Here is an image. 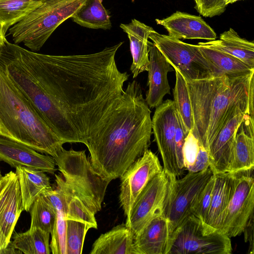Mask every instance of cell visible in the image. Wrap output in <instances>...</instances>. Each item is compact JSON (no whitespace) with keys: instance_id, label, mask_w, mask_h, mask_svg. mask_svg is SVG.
<instances>
[{"instance_id":"37","label":"cell","mask_w":254,"mask_h":254,"mask_svg":"<svg viewBox=\"0 0 254 254\" xmlns=\"http://www.w3.org/2000/svg\"><path fill=\"white\" fill-rule=\"evenodd\" d=\"M188 133V132L177 112L175 135V149L178 165L182 174L186 170L184 163L183 148Z\"/></svg>"},{"instance_id":"21","label":"cell","mask_w":254,"mask_h":254,"mask_svg":"<svg viewBox=\"0 0 254 254\" xmlns=\"http://www.w3.org/2000/svg\"><path fill=\"white\" fill-rule=\"evenodd\" d=\"M254 167V120L248 114L237 129L227 172H236Z\"/></svg>"},{"instance_id":"28","label":"cell","mask_w":254,"mask_h":254,"mask_svg":"<svg viewBox=\"0 0 254 254\" xmlns=\"http://www.w3.org/2000/svg\"><path fill=\"white\" fill-rule=\"evenodd\" d=\"M102 2L103 0H86L70 18L74 22L86 28L110 29L111 15Z\"/></svg>"},{"instance_id":"10","label":"cell","mask_w":254,"mask_h":254,"mask_svg":"<svg viewBox=\"0 0 254 254\" xmlns=\"http://www.w3.org/2000/svg\"><path fill=\"white\" fill-rule=\"evenodd\" d=\"M233 187L220 227L217 232L230 238L240 235L254 213V168L233 172Z\"/></svg>"},{"instance_id":"15","label":"cell","mask_w":254,"mask_h":254,"mask_svg":"<svg viewBox=\"0 0 254 254\" xmlns=\"http://www.w3.org/2000/svg\"><path fill=\"white\" fill-rule=\"evenodd\" d=\"M0 160L15 168L23 166L54 174V158L43 155L21 143L0 136Z\"/></svg>"},{"instance_id":"27","label":"cell","mask_w":254,"mask_h":254,"mask_svg":"<svg viewBox=\"0 0 254 254\" xmlns=\"http://www.w3.org/2000/svg\"><path fill=\"white\" fill-rule=\"evenodd\" d=\"M56 189L64 195L66 204V219L80 221L97 229L95 214L80 199L73 188L61 176L55 175Z\"/></svg>"},{"instance_id":"44","label":"cell","mask_w":254,"mask_h":254,"mask_svg":"<svg viewBox=\"0 0 254 254\" xmlns=\"http://www.w3.org/2000/svg\"><path fill=\"white\" fill-rule=\"evenodd\" d=\"M2 177V176L1 175V173H0V181L1 180Z\"/></svg>"},{"instance_id":"11","label":"cell","mask_w":254,"mask_h":254,"mask_svg":"<svg viewBox=\"0 0 254 254\" xmlns=\"http://www.w3.org/2000/svg\"><path fill=\"white\" fill-rule=\"evenodd\" d=\"M177 111L173 100L167 99L156 108L152 121V130L163 164L169 178L182 174L177 160L175 135Z\"/></svg>"},{"instance_id":"9","label":"cell","mask_w":254,"mask_h":254,"mask_svg":"<svg viewBox=\"0 0 254 254\" xmlns=\"http://www.w3.org/2000/svg\"><path fill=\"white\" fill-rule=\"evenodd\" d=\"M149 38L186 81L212 76L209 64L198 45L185 43L168 35L160 34L154 29L150 32Z\"/></svg>"},{"instance_id":"1","label":"cell","mask_w":254,"mask_h":254,"mask_svg":"<svg viewBox=\"0 0 254 254\" xmlns=\"http://www.w3.org/2000/svg\"><path fill=\"white\" fill-rule=\"evenodd\" d=\"M123 43L92 54L57 56L10 43L0 67L64 143L85 144L124 91L129 75L115 61Z\"/></svg>"},{"instance_id":"42","label":"cell","mask_w":254,"mask_h":254,"mask_svg":"<svg viewBox=\"0 0 254 254\" xmlns=\"http://www.w3.org/2000/svg\"><path fill=\"white\" fill-rule=\"evenodd\" d=\"M5 34L3 27L0 24V47L4 44L5 41L6 40Z\"/></svg>"},{"instance_id":"24","label":"cell","mask_w":254,"mask_h":254,"mask_svg":"<svg viewBox=\"0 0 254 254\" xmlns=\"http://www.w3.org/2000/svg\"><path fill=\"white\" fill-rule=\"evenodd\" d=\"M198 45L230 54L254 68V43L241 37L232 28L221 33L218 40L199 42Z\"/></svg>"},{"instance_id":"31","label":"cell","mask_w":254,"mask_h":254,"mask_svg":"<svg viewBox=\"0 0 254 254\" xmlns=\"http://www.w3.org/2000/svg\"><path fill=\"white\" fill-rule=\"evenodd\" d=\"M176 83L173 89L175 106L186 130L189 132L193 129V120L191 102L186 81L183 76L175 70Z\"/></svg>"},{"instance_id":"40","label":"cell","mask_w":254,"mask_h":254,"mask_svg":"<svg viewBox=\"0 0 254 254\" xmlns=\"http://www.w3.org/2000/svg\"><path fill=\"white\" fill-rule=\"evenodd\" d=\"M244 239L249 244V254H254V213L251 215L244 229Z\"/></svg>"},{"instance_id":"4","label":"cell","mask_w":254,"mask_h":254,"mask_svg":"<svg viewBox=\"0 0 254 254\" xmlns=\"http://www.w3.org/2000/svg\"><path fill=\"white\" fill-rule=\"evenodd\" d=\"M0 136L54 157L64 142L0 68Z\"/></svg>"},{"instance_id":"36","label":"cell","mask_w":254,"mask_h":254,"mask_svg":"<svg viewBox=\"0 0 254 254\" xmlns=\"http://www.w3.org/2000/svg\"><path fill=\"white\" fill-rule=\"evenodd\" d=\"M194 8L201 15L205 17H212L222 14L227 5L225 0H194Z\"/></svg>"},{"instance_id":"18","label":"cell","mask_w":254,"mask_h":254,"mask_svg":"<svg viewBox=\"0 0 254 254\" xmlns=\"http://www.w3.org/2000/svg\"><path fill=\"white\" fill-rule=\"evenodd\" d=\"M248 114L239 112L233 116L219 130L209 146V168L213 174L227 172L237 129Z\"/></svg>"},{"instance_id":"39","label":"cell","mask_w":254,"mask_h":254,"mask_svg":"<svg viewBox=\"0 0 254 254\" xmlns=\"http://www.w3.org/2000/svg\"><path fill=\"white\" fill-rule=\"evenodd\" d=\"M210 159L208 151L199 143L198 152L195 160L187 170L190 173H197L209 168Z\"/></svg>"},{"instance_id":"14","label":"cell","mask_w":254,"mask_h":254,"mask_svg":"<svg viewBox=\"0 0 254 254\" xmlns=\"http://www.w3.org/2000/svg\"><path fill=\"white\" fill-rule=\"evenodd\" d=\"M23 210L18 179L15 172L10 171L0 181V225L8 242Z\"/></svg>"},{"instance_id":"38","label":"cell","mask_w":254,"mask_h":254,"mask_svg":"<svg viewBox=\"0 0 254 254\" xmlns=\"http://www.w3.org/2000/svg\"><path fill=\"white\" fill-rule=\"evenodd\" d=\"M199 142L192 132L190 130L186 138L183 148L184 163L186 170L193 164L199 149Z\"/></svg>"},{"instance_id":"17","label":"cell","mask_w":254,"mask_h":254,"mask_svg":"<svg viewBox=\"0 0 254 254\" xmlns=\"http://www.w3.org/2000/svg\"><path fill=\"white\" fill-rule=\"evenodd\" d=\"M155 21L167 30L168 35L178 39L210 41L217 38L213 29L199 16L177 11L167 18Z\"/></svg>"},{"instance_id":"30","label":"cell","mask_w":254,"mask_h":254,"mask_svg":"<svg viewBox=\"0 0 254 254\" xmlns=\"http://www.w3.org/2000/svg\"><path fill=\"white\" fill-rule=\"evenodd\" d=\"M43 0H0V24L4 33L38 6Z\"/></svg>"},{"instance_id":"32","label":"cell","mask_w":254,"mask_h":254,"mask_svg":"<svg viewBox=\"0 0 254 254\" xmlns=\"http://www.w3.org/2000/svg\"><path fill=\"white\" fill-rule=\"evenodd\" d=\"M29 212L30 229L40 228L51 234L56 221V211L42 194L34 201Z\"/></svg>"},{"instance_id":"12","label":"cell","mask_w":254,"mask_h":254,"mask_svg":"<svg viewBox=\"0 0 254 254\" xmlns=\"http://www.w3.org/2000/svg\"><path fill=\"white\" fill-rule=\"evenodd\" d=\"M169 178L164 170L153 177L136 198L126 225L135 235L153 218L163 213Z\"/></svg>"},{"instance_id":"33","label":"cell","mask_w":254,"mask_h":254,"mask_svg":"<svg viewBox=\"0 0 254 254\" xmlns=\"http://www.w3.org/2000/svg\"><path fill=\"white\" fill-rule=\"evenodd\" d=\"M91 227L85 223L66 219V254H81L86 234Z\"/></svg>"},{"instance_id":"19","label":"cell","mask_w":254,"mask_h":254,"mask_svg":"<svg viewBox=\"0 0 254 254\" xmlns=\"http://www.w3.org/2000/svg\"><path fill=\"white\" fill-rule=\"evenodd\" d=\"M214 188L210 206L201 223L204 235L218 232L222 223L230 198L233 184V173L213 174Z\"/></svg>"},{"instance_id":"3","label":"cell","mask_w":254,"mask_h":254,"mask_svg":"<svg viewBox=\"0 0 254 254\" xmlns=\"http://www.w3.org/2000/svg\"><path fill=\"white\" fill-rule=\"evenodd\" d=\"M254 75L210 76L186 81L192 108V132L207 151L219 130L235 115L244 112L254 118Z\"/></svg>"},{"instance_id":"29","label":"cell","mask_w":254,"mask_h":254,"mask_svg":"<svg viewBox=\"0 0 254 254\" xmlns=\"http://www.w3.org/2000/svg\"><path fill=\"white\" fill-rule=\"evenodd\" d=\"M50 234L40 228H29L25 232L15 233L11 243L25 254H50Z\"/></svg>"},{"instance_id":"8","label":"cell","mask_w":254,"mask_h":254,"mask_svg":"<svg viewBox=\"0 0 254 254\" xmlns=\"http://www.w3.org/2000/svg\"><path fill=\"white\" fill-rule=\"evenodd\" d=\"M232 251L229 237L217 232L204 235L201 221L191 215L171 235L167 254H230Z\"/></svg>"},{"instance_id":"22","label":"cell","mask_w":254,"mask_h":254,"mask_svg":"<svg viewBox=\"0 0 254 254\" xmlns=\"http://www.w3.org/2000/svg\"><path fill=\"white\" fill-rule=\"evenodd\" d=\"M120 27L127 34L129 39L132 59L130 70L134 78L141 72L148 70L149 64L148 39L153 29L135 19H132L128 24L121 23Z\"/></svg>"},{"instance_id":"35","label":"cell","mask_w":254,"mask_h":254,"mask_svg":"<svg viewBox=\"0 0 254 254\" xmlns=\"http://www.w3.org/2000/svg\"><path fill=\"white\" fill-rule=\"evenodd\" d=\"M214 177L213 175L203 189L191 210V214L198 218L201 222L204 220L208 212L213 190Z\"/></svg>"},{"instance_id":"26","label":"cell","mask_w":254,"mask_h":254,"mask_svg":"<svg viewBox=\"0 0 254 254\" xmlns=\"http://www.w3.org/2000/svg\"><path fill=\"white\" fill-rule=\"evenodd\" d=\"M15 169L24 210L29 212L37 198L44 191L52 188L50 178L42 170L23 166H17Z\"/></svg>"},{"instance_id":"6","label":"cell","mask_w":254,"mask_h":254,"mask_svg":"<svg viewBox=\"0 0 254 254\" xmlns=\"http://www.w3.org/2000/svg\"><path fill=\"white\" fill-rule=\"evenodd\" d=\"M53 158L65 181L86 206L94 214L99 211L109 183L94 170L85 150L63 148Z\"/></svg>"},{"instance_id":"13","label":"cell","mask_w":254,"mask_h":254,"mask_svg":"<svg viewBox=\"0 0 254 254\" xmlns=\"http://www.w3.org/2000/svg\"><path fill=\"white\" fill-rule=\"evenodd\" d=\"M163 170L158 157L148 149L120 177L119 200L126 216L148 182Z\"/></svg>"},{"instance_id":"23","label":"cell","mask_w":254,"mask_h":254,"mask_svg":"<svg viewBox=\"0 0 254 254\" xmlns=\"http://www.w3.org/2000/svg\"><path fill=\"white\" fill-rule=\"evenodd\" d=\"M135 235L126 224L102 234L92 245L90 254H137L134 246Z\"/></svg>"},{"instance_id":"16","label":"cell","mask_w":254,"mask_h":254,"mask_svg":"<svg viewBox=\"0 0 254 254\" xmlns=\"http://www.w3.org/2000/svg\"><path fill=\"white\" fill-rule=\"evenodd\" d=\"M149 64L148 68V90L145 99L150 108H156L162 102L166 94H170L168 73L173 67L155 45L149 42Z\"/></svg>"},{"instance_id":"7","label":"cell","mask_w":254,"mask_h":254,"mask_svg":"<svg viewBox=\"0 0 254 254\" xmlns=\"http://www.w3.org/2000/svg\"><path fill=\"white\" fill-rule=\"evenodd\" d=\"M212 175L209 168L199 172H188L180 179L168 178L169 186L163 214L168 221L170 236L192 215V208L197 197Z\"/></svg>"},{"instance_id":"2","label":"cell","mask_w":254,"mask_h":254,"mask_svg":"<svg viewBox=\"0 0 254 254\" xmlns=\"http://www.w3.org/2000/svg\"><path fill=\"white\" fill-rule=\"evenodd\" d=\"M151 111L140 84L129 82L85 145L94 170L109 183L120 178L148 149Z\"/></svg>"},{"instance_id":"20","label":"cell","mask_w":254,"mask_h":254,"mask_svg":"<svg viewBox=\"0 0 254 254\" xmlns=\"http://www.w3.org/2000/svg\"><path fill=\"white\" fill-rule=\"evenodd\" d=\"M170 233L163 213L150 220L136 235L134 246L137 254H167Z\"/></svg>"},{"instance_id":"34","label":"cell","mask_w":254,"mask_h":254,"mask_svg":"<svg viewBox=\"0 0 254 254\" xmlns=\"http://www.w3.org/2000/svg\"><path fill=\"white\" fill-rule=\"evenodd\" d=\"M66 227L65 213L63 210H56V219L51 233L52 239L50 244L53 254H66Z\"/></svg>"},{"instance_id":"41","label":"cell","mask_w":254,"mask_h":254,"mask_svg":"<svg viewBox=\"0 0 254 254\" xmlns=\"http://www.w3.org/2000/svg\"><path fill=\"white\" fill-rule=\"evenodd\" d=\"M10 242H8L0 225V254H4L5 248Z\"/></svg>"},{"instance_id":"43","label":"cell","mask_w":254,"mask_h":254,"mask_svg":"<svg viewBox=\"0 0 254 254\" xmlns=\"http://www.w3.org/2000/svg\"><path fill=\"white\" fill-rule=\"evenodd\" d=\"M241 0H225V2L226 5H228L229 4L233 3L237 1Z\"/></svg>"},{"instance_id":"25","label":"cell","mask_w":254,"mask_h":254,"mask_svg":"<svg viewBox=\"0 0 254 254\" xmlns=\"http://www.w3.org/2000/svg\"><path fill=\"white\" fill-rule=\"evenodd\" d=\"M198 46L209 64L212 71V76L238 77L254 72V68L230 54L213 48Z\"/></svg>"},{"instance_id":"5","label":"cell","mask_w":254,"mask_h":254,"mask_svg":"<svg viewBox=\"0 0 254 254\" xmlns=\"http://www.w3.org/2000/svg\"><path fill=\"white\" fill-rule=\"evenodd\" d=\"M86 0H43L36 8L9 29L15 44L38 51L58 27Z\"/></svg>"}]
</instances>
